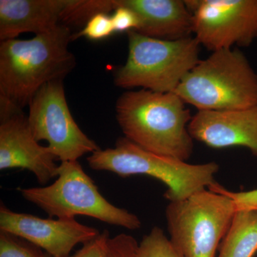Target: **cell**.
<instances>
[{
	"label": "cell",
	"mask_w": 257,
	"mask_h": 257,
	"mask_svg": "<svg viewBox=\"0 0 257 257\" xmlns=\"http://www.w3.org/2000/svg\"><path fill=\"white\" fill-rule=\"evenodd\" d=\"M28 119L37 141H46L61 162L77 161L100 150L83 133L69 110L63 79L47 83L29 104Z\"/></svg>",
	"instance_id": "cell-8"
},
{
	"label": "cell",
	"mask_w": 257,
	"mask_h": 257,
	"mask_svg": "<svg viewBox=\"0 0 257 257\" xmlns=\"http://www.w3.org/2000/svg\"><path fill=\"white\" fill-rule=\"evenodd\" d=\"M30 245L18 236L0 231V257H48Z\"/></svg>",
	"instance_id": "cell-18"
},
{
	"label": "cell",
	"mask_w": 257,
	"mask_h": 257,
	"mask_svg": "<svg viewBox=\"0 0 257 257\" xmlns=\"http://www.w3.org/2000/svg\"><path fill=\"white\" fill-rule=\"evenodd\" d=\"M138 257H183L159 226H154L138 245Z\"/></svg>",
	"instance_id": "cell-17"
},
{
	"label": "cell",
	"mask_w": 257,
	"mask_h": 257,
	"mask_svg": "<svg viewBox=\"0 0 257 257\" xmlns=\"http://www.w3.org/2000/svg\"><path fill=\"white\" fill-rule=\"evenodd\" d=\"M138 245L132 235H116L109 240L107 257H138Z\"/></svg>",
	"instance_id": "cell-21"
},
{
	"label": "cell",
	"mask_w": 257,
	"mask_h": 257,
	"mask_svg": "<svg viewBox=\"0 0 257 257\" xmlns=\"http://www.w3.org/2000/svg\"><path fill=\"white\" fill-rule=\"evenodd\" d=\"M65 25L35 35L0 42V104L22 109L44 85L63 79L75 67L72 41Z\"/></svg>",
	"instance_id": "cell-1"
},
{
	"label": "cell",
	"mask_w": 257,
	"mask_h": 257,
	"mask_svg": "<svg viewBox=\"0 0 257 257\" xmlns=\"http://www.w3.org/2000/svg\"><path fill=\"white\" fill-rule=\"evenodd\" d=\"M257 251V211H236L216 257H253Z\"/></svg>",
	"instance_id": "cell-15"
},
{
	"label": "cell",
	"mask_w": 257,
	"mask_h": 257,
	"mask_svg": "<svg viewBox=\"0 0 257 257\" xmlns=\"http://www.w3.org/2000/svg\"><path fill=\"white\" fill-rule=\"evenodd\" d=\"M133 10L139 20L134 30L144 36L165 40L190 37L192 14L182 0H114Z\"/></svg>",
	"instance_id": "cell-13"
},
{
	"label": "cell",
	"mask_w": 257,
	"mask_h": 257,
	"mask_svg": "<svg viewBox=\"0 0 257 257\" xmlns=\"http://www.w3.org/2000/svg\"><path fill=\"white\" fill-rule=\"evenodd\" d=\"M88 165L96 171L112 172L119 177L146 175L165 184L164 194L171 202H179L216 183L219 166L215 162L189 164L174 157L144 150L124 138L114 147L99 150L87 158Z\"/></svg>",
	"instance_id": "cell-3"
},
{
	"label": "cell",
	"mask_w": 257,
	"mask_h": 257,
	"mask_svg": "<svg viewBox=\"0 0 257 257\" xmlns=\"http://www.w3.org/2000/svg\"><path fill=\"white\" fill-rule=\"evenodd\" d=\"M214 192L221 193L232 199L236 211H257V189L245 192H232L217 182L208 188Z\"/></svg>",
	"instance_id": "cell-20"
},
{
	"label": "cell",
	"mask_w": 257,
	"mask_h": 257,
	"mask_svg": "<svg viewBox=\"0 0 257 257\" xmlns=\"http://www.w3.org/2000/svg\"><path fill=\"white\" fill-rule=\"evenodd\" d=\"M192 34L201 46L216 52L249 47L257 38V0H185Z\"/></svg>",
	"instance_id": "cell-9"
},
{
	"label": "cell",
	"mask_w": 257,
	"mask_h": 257,
	"mask_svg": "<svg viewBox=\"0 0 257 257\" xmlns=\"http://www.w3.org/2000/svg\"><path fill=\"white\" fill-rule=\"evenodd\" d=\"M114 32L111 16L107 13H99L93 16L81 31L73 34L72 40L82 37L89 40H100L107 38Z\"/></svg>",
	"instance_id": "cell-19"
},
{
	"label": "cell",
	"mask_w": 257,
	"mask_h": 257,
	"mask_svg": "<svg viewBox=\"0 0 257 257\" xmlns=\"http://www.w3.org/2000/svg\"><path fill=\"white\" fill-rule=\"evenodd\" d=\"M176 94L198 111L257 106V73L238 49L213 52L179 84Z\"/></svg>",
	"instance_id": "cell-4"
},
{
	"label": "cell",
	"mask_w": 257,
	"mask_h": 257,
	"mask_svg": "<svg viewBox=\"0 0 257 257\" xmlns=\"http://www.w3.org/2000/svg\"><path fill=\"white\" fill-rule=\"evenodd\" d=\"M110 239L108 231L104 230L94 239L84 243L73 255L67 257H107L108 242ZM48 257H52L49 256Z\"/></svg>",
	"instance_id": "cell-22"
},
{
	"label": "cell",
	"mask_w": 257,
	"mask_h": 257,
	"mask_svg": "<svg viewBox=\"0 0 257 257\" xmlns=\"http://www.w3.org/2000/svg\"><path fill=\"white\" fill-rule=\"evenodd\" d=\"M114 4L115 10L111 15V21L115 32L136 30L138 28L139 20L136 14L127 8L117 6Z\"/></svg>",
	"instance_id": "cell-23"
},
{
	"label": "cell",
	"mask_w": 257,
	"mask_h": 257,
	"mask_svg": "<svg viewBox=\"0 0 257 257\" xmlns=\"http://www.w3.org/2000/svg\"><path fill=\"white\" fill-rule=\"evenodd\" d=\"M175 92L128 90L116 101V119L124 138L144 150L186 161L194 152L188 130L192 115Z\"/></svg>",
	"instance_id": "cell-2"
},
{
	"label": "cell",
	"mask_w": 257,
	"mask_h": 257,
	"mask_svg": "<svg viewBox=\"0 0 257 257\" xmlns=\"http://www.w3.org/2000/svg\"><path fill=\"white\" fill-rule=\"evenodd\" d=\"M0 170L30 171L42 185L57 177V157L35 138L23 110L0 105Z\"/></svg>",
	"instance_id": "cell-10"
},
{
	"label": "cell",
	"mask_w": 257,
	"mask_h": 257,
	"mask_svg": "<svg viewBox=\"0 0 257 257\" xmlns=\"http://www.w3.org/2000/svg\"><path fill=\"white\" fill-rule=\"evenodd\" d=\"M114 0H69L62 15L65 25L87 24L93 16L99 13L114 12Z\"/></svg>",
	"instance_id": "cell-16"
},
{
	"label": "cell",
	"mask_w": 257,
	"mask_h": 257,
	"mask_svg": "<svg viewBox=\"0 0 257 257\" xmlns=\"http://www.w3.org/2000/svg\"><path fill=\"white\" fill-rule=\"evenodd\" d=\"M236 213L232 199L209 189L165 210L170 239L183 257H216Z\"/></svg>",
	"instance_id": "cell-7"
},
{
	"label": "cell",
	"mask_w": 257,
	"mask_h": 257,
	"mask_svg": "<svg viewBox=\"0 0 257 257\" xmlns=\"http://www.w3.org/2000/svg\"><path fill=\"white\" fill-rule=\"evenodd\" d=\"M19 191L24 199L45 211L50 218L86 216L130 230L142 227L138 216L116 207L101 195L77 161L61 162L57 179L50 185Z\"/></svg>",
	"instance_id": "cell-6"
},
{
	"label": "cell",
	"mask_w": 257,
	"mask_h": 257,
	"mask_svg": "<svg viewBox=\"0 0 257 257\" xmlns=\"http://www.w3.org/2000/svg\"><path fill=\"white\" fill-rule=\"evenodd\" d=\"M194 140L214 149L243 147L257 157V106L198 111L188 126Z\"/></svg>",
	"instance_id": "cell-12"
},
{
	"label": "cell",
	"mask_w": 257,
	"mask_h": 257,
	"mask_svg": "<svg viewBox=\"0 0 257 257\" xmlns=\"http://www.w3.org/2000/svg\"><path fill=\"white\" fill-rule=\"evenodd\" d=\"M69 0H1L0 40L17 39L23 33L35 35L60 25Z\"/></svg>",
	"instance_id": "cell-14"
},
{
	"label": "cell",
	"mask_w": 257,
	"mask_h": 257,
	"mask_svg": "<svg viewBox=\"0 0 257 257\" xmlns=\"http://www.w3.org/2000/svg\"><path fill=\"white\" fill-rule=\"evenodd\" d=\"M0 231L25 240L52 257L69 256L77 244H84L101 233L76 219H42L15 212L3 204L0 207Z\"/></svg>",
	"instance_id": "cell-11"
},
{
	"label": "cell",
	"mask_w": 257,
	"mask_h": 257,
	"mask_svg": "<svg viewBox=\"0 0 257 257\" xmlns=\"http://www.w3.org/2000/svg\"><path fill=\"white\" fill-rule=\"evenodd\" d=\"M127 59L114 74V83L118 87L175 92L201 60V45L194 37L160 40L134 30L127 32Z\"/></svg>",
	"instance_id": "cell-5"
}]
</instances>
